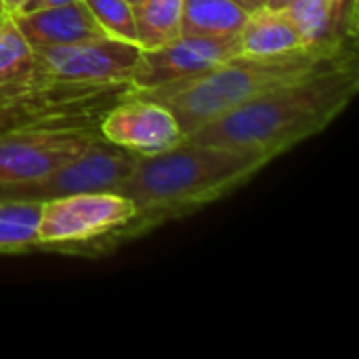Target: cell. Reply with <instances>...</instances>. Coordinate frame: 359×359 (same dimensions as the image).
Masks as SVG:
<instances>
[{
	"instance_id": "obj_10",
	"label": "cell",
	"mask_w": 359,
	"mask_h": 359,
	"mask_svg": "<svg viewBox=\"0 0 359 359\" xmlns=\"http://www.w3.org/2000/svg\"><path fill=\"white\" fill-rule=\"evenodd\" d=\"M11 17L32 46H63L107 36L82 0Z\"/></svg>"
},
{
	"instance_id": "obj_22",
	"label": "cell",
	"mask_w": 359,
	"mask_h": 359,
	"mask_svg": "<svg viewBox=\"0 0 359 359\" xmlns=\"http://www.w3.org/2000/svg\"><path fill=\"white\" fill-rule=\"evenodd\" d=\"M6 17V13H4V6H2V0H0V21Z\"/></svg>"
},
{
	"instance_id": "obj_11",
	"label": "cell",
	"mask_w": 359,
	"mask_h": 359,
	"mask_svg": "<svg viewBox=\"0 0 359 359\" xmlns=\"http://www.w3.org/2000/svg\"><path fill=\"white\" fill-rule=\"evenodd\" d=\"M286 11L307 46L358 42V0H294Z\"/></svg>"
},
{
	"instance_id": "obj_13",
	"label": "cell",
	"mask_w": 359,
	"mask_h": 359,
	"mask_svg": "<svg viewBox=\"0 0 359 359\" xmlns=\"http://www.w3.org/2000/svg\"><path fill=\"white\" fill-rule=\"evenodd\" d=\"M248 15L233 0H183L181 36H238Z\"/></svg>"
},
{
	"instance_id": "obj_19",
	"label": "cell",
	"mask_w": 359,
	"mask_h": 359,
	"mask_svg": "<svg viewBox=\"0 0 359 359\" xmlns=\"http://www.w3.org/2000/svg\"><path fill=\"white\" fill-rule=\"evenodd\" d=\"M29 0H2V6H4V13L6 15H17V13H21V8Z\"/></svg>"
},
{
	"instance_id": "obj_12",
	"label": "cell",
	"mask_w": 359,
	"mask_h": 359,
	"mask_svg": "<svg viewBox=\"0 0 359 359\" xmlns=\"http://www.w3.org/2000/svg\"><path fill=\"white\" fill-rule=\"evenodd\" d=\"M240 40V55L252 57H267V55H282L301 46V34L290 19L286 8H259L248 15L244 27L238 34Z\"/></svg>"
},
{
	"instance_id": "obj_16",
	"label": "cell",
	"mask_w": 359,
	"mask_h": 359,
	"mask_svg": "<svg viewBox=\"0 0 359 359\" xmlns=\"http://www.w3.org/2000/svg\"><path fill=\"white\" fill-rule=\"evenodd\" d=\"M36 69V53L11 15L0 21V90L29 78Z\"/></svg>"
},
{
	"instance_id": "obj_20",
	"label": "cell",
	"mask_w": 359,
	"mask_h": 359,
	"mask_svg": "<svg viewBox=\"0 0 359 359\" xmlns=\"http://www.w3.org/2000/svg\"><path fill=\"white\" fill-rule=\"evenodd\" d=\"M236 4H240L246 13H255L259 8H263L267 4V0H233Z\"/></svg>"
},
{
	"instance_id": "obj_8",
	"label": "cell",
	"mask_w": 359,
	"mask_h": 359,
	"mask_svg": "<svg viewBox=\"0 0 359 359\" xmlns=\"http://www.w3.org/2000/svg\"><path fill=\"white\" fill-rule=\"evenodd\" d=\"M236 55H240L238 36H179L164 46L141 50L130 93L194 78Z\"/></svg>"
},
{
	"instance_id": "obj_18",
	"label": "cell",
	"mask_w": 359,
	"mask_h": 359,
	"mask_svg": "<svg viewBox=\"0 0 359 359\" xmlns=\"http://www.w3.org/2000/svg\"><path fill=\"white\" fill-rule=\"evenodd\" d=\"M67 2H76V0H29L21 13H29V11H38V8H48V6H59V4H67Z\"/></svg>"
},
{
	"instance_id": "obj_15",
	"label": "cell",
	"mask_w": 359,
	"mask_h": 359,
	"mask_svg": "<svg viewBox=\"0 0 359 359\" xmlns=\"http://www.w3.org/2000/svg\"><path fill=\"white\" fill-rule=\"evenodd\" d=\"M40 206L36 200H0V252L38 248Z\"/></svg>"
},
{
	"instance_id": "obj_7",
	"label": "cell",
	"mask_w": 359,
	"mask_h": 359,
	"mask_svg": "<svg viewBox=\"0 0 359 359\" xmlns=\"http://www.w3.org/2000/svg\"><path fill=\"white\" fill-rule=\"evenodd\" d=\"M34 53L40 76L80 84H130L141 57L139 44L111 36L63 46H34Z\"/></svg>"
},
{
	"instance_id": "obj_14",
	"label": "cell",
	"mask_w": 359,
	"mask_h": 359,
	"mask_svg": "<svg viewBox=\"0 0 359 359\" xmlns=\"http://www.w3.org/2000/svg\"><path fill=\"white\" fill-rule=\"evenodd\" d=\"M183 0H141L133 6L137 44L141 50L164 46L181 36Z\"/></svg>"
},
{
	"instance_id": "obj_9",
	"label": "cell",
	"mask_w": 359,
	"mask_h": 359,
	"mask_svg": "<svg viewBox=\"0 0 359 359\" xmlns=\"http://www.w3.org/2000/svg\"><path fill=\"white\" fill-rule=\"evenodd\" d=\"M99 133L135 156L162 154L183 139L179 122L162 103L135 95L118 101L101 118Z\"/></svg>"
},
{
	"instance_id": "obj_17",
	"label": "cell",
	"mask_w": 359,
	"mask_h": 359,
	"mask_svg": "<svg viewBox=\"0 0 359 359\" xmlns=\"http://www.w3.org/2000/svg\"><path fill=\"white\" fill-rule=\"evenodd\" d=\"M101 29L118 40L137 44L135 13L128 0H82Z\"/></svg>"
},
{
	"instance_id": "obj_1",
	"label": "cell",
	"mask_w": 359,
	"mask_h": 359,
	"mask_svg": "<svg viewBox=\"0 0 359 359\" xmlns=\"http://www.w3.org/2000/svg\"><path fill=\"white\" fill-rule=\"evenodd\" d=\"M359 90L358 48L297 80L284 82L200 126L187 139L282 156L322 133Z\"/></svg>"
},
{
	"instance_id": "obj_3",
	"label": "cell",
	"mask_w": 359,
	"mask_h": 359,
	"mask_svg": "<svg viewBox=\"0 0 359 359\" xmlns=\"http://www.w3.org/2000/svg\"><path fill=\"white\" fill-rule=\"evenodd\" d=\"M349 50H355V42L301 46L267 57L236 55L194 78L130 95L162 103L179 122L183 137H187L221 114L337 61Z\"/></svg>"
},
{
	"instance_id": "obj_21",
	"label": "cell",
	"mask_w": 359,
	"mask_h": 359,
	"mask_svg": "<svg viewBox=\"0 0 359 359\" xmlns=\"http://www.w3.org/2000/svg\"><path fill=\"white\" fill-rule=\"evenodd\" d=\"M294 0H267V8H288Z\"/></svg>"
},
{
	"instance_id": "obj_6",
	"label": "cell",
	"mask_w": 359,
	"mask_h": 359,
	"mask_svg": "<svg viewBox=\"0 0 359 359\" xmlns=\"http://www.w3.org/2000/svg\"><path fill=\"white\" fill-rule=\"evenodd\" d=\"M97 139H101L99 128H34L2 135L0 189L48 177Z\"/></svg>"
},
{
	"instance_id": "obj_23",
	"label": "cell",
	"mask_w": 359,
	"mask_h": 359,
	"mask_svg": "<svg viewBox=\"0 0 359 359\" xmlns=\"http://www.w3.org/2000/svg\"><path fill=\"white\" fill-rule=\"evenodd\" d=\"M128 2H130V4H133V6H135V4H139V2H141V0H128Z\"/></svg>"
},
{
	"instance_id": "obj_5",
	"label": "cell",
	"mask_w": 359,
	"mask_h": 359,
	"mask_svg": "<svg viewBox=\"0 0 359 359\" xmlns=\"http://www.w3.org/2000/svg\"><path fill=\"white\" fill-rule=\"evenodd\" d=\"M139 156L97 139L86 151L69 160L48 177L0 189V200H53L86 191H114L135 168Z\"/></svg>"
},
{
	"instance_id": "obj_2",
	"label": "cell",
	"mask_w": 359,
	"mask_h": 359,
	"mask_svg": "<svg viewBox=\"0 0 359 359\" xmlns=\"http://www.w3.org/2000/svg\"><path fill=\"white\" fill-rule=\"evenodd\" d=\"M271 160L259 149L200 143L187 137L162 154L139 156L133 172L114 189L126 196L137 210L116 236L114 246L221 200L248 183Z\"/></svg>"
},
{
	"instance_id": "obj_4",
	"label": "cell",
	"mask_w": 359,
	"mask_h": 359,
	"mask_svg": "<svg viewBox=\"0 0 359 359\" xmlns=\"http://www.w3.org/2000/svg\"><path fill=\"white\" fill-rule=\"evenodd\" d=\"M135 212V204L118 191L44 200L38 217V248L80 255L107 252Z\"/></svg>"
}]
</instances>
